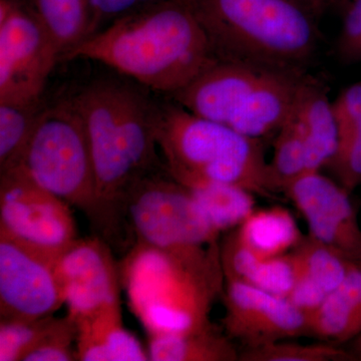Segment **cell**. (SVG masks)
<instances>
[{
  "label": "cell",
  "instance_id": "1",
  "mask_svg": "<svg viewBox=\"0 0 361 361\" xmlns=\"http://www.w3.org/2000/svg\"><path fill=\"white\" fill-rule=\"evenodd\" d=\"M80 58L165 97L184 89L217 59L189 0H168L114 21L66 61Z\"/></svg>",
  "mask_w": 361,
  "mask_h": 361
},
{
  "label": "cell",
  "instance_id": "2",
  "mask_svg": "<svg viewBox=\"0 0 361 361\" xmlns=\"http://www.w3.org/2000/svg\"><path fill=\"white\" fill-rule=\"evenodd\" d=\"M68 97L84 122L97 196L109 217L133 185L161 169L158 99L123 75L94 78Z\"/></svg>",
  "mask_w": 361,
  "mask_h": 361
},
{
  "label": "cell",
  "instance_id": "3",
  "mask_svg": "<svg viewBox=\"0 0 361 361\" xmlns=\"http://www.w3.org/2000/svg\"><path fill=\"white\" fill-rule=\"evenodd\" d=\"M121 280L149 337L210 329L214 301L225 286L217 243L177 249L137 243L126 258Z\"/></svg>",
  "mask_w": 361,
  "mask_h": 361
},
{
  "label": "cell",
  "instance_id": "4",
  "mask_svg": "<svg viewBox=\"0 0 361 361\" xmlns=\"http://www.w3.org/2000/svg\"><path fill=\"white\" fill-rule=\"evenodd\" d=\"M216 58L302 73L319 42L317 0H189Z\"/></svg>",
  "mask_w": 361,
  "mask_h": 361
},
{
  "label": "cell",
  "instance_id": "5",
  "mask_svg": "<svg viewBox=\"0 0 361 361\" xmlns=\"http://www.w3.org/2000/svg\"><path fill=\"white\" fill-rule=\"evenodd\" d=\"M156 134L166 170L184 186L215 182L255 196L275 194L261 140L195 115L168 97L158 99Z\"/></svg>",
  "mask_w": 361,
  "mask_h": 361
},
{
  "label": "cell",
  "instance_id": "6",
  "mask_svg": "<svg viewBox=\"0 0 361 361\" xmlns=\"http://www.w3.org/2000/svg\"><path fill=\"white\" fill-rule=\"evenodd\" d=\"M18 166L90 219L102 222L106 217L97 196L87 130L70 97L47 103Z\"/></svg>",
  "mask_w": 361,
  "mask_h": 361
},
{
  "label": "cell",
  "instance_id": "7",
  "mask_svg": "<svg viewBox=\"0 0 361 361\" xmlns=\"http://www.w3.org/2000/svg\"><path fill=\"white\" fill-rule=\"evenodd\" d=\"M123 203L139 243L163 249L209 246L221 234L189 189L167 170L166 175L159 169L137 180Z\"/></svg>",
  "mask_w": 361,
  "mask_h": 361
},
{
  "label": "cell",
  "instance_id": "8",
  "mask_svg": "<svg viewBox=\"0 0 361 361\" xmlns=\"http://www.w3.org/2000/svg\"><path fill=\"white\" fill-rule=\"evenodd\" d=\"M61 61L30 0H0V103L44 97L47 80Z\"/></svg>",
  "mask_w": 361,
  "mask_h": 361
},
{
  "label": "cell",
  "instance_id": "9",
  "mask_svg": "<svg viewBox=\"0 0 361 361\" xmlns=\"http://www.w3.org/2000/svg\"><path fill=\"white\" fill-rule=\"evenodd\" d=\"M0 233L52 258L78 239L71 206L20 166L0 173Z\"/></svg>",
  "mask_w": 361,
  "mask_h": 361
},
{
  "label": "cell",
  "instance_id": "10",
  "mask_svg": "<svg viewBox=\"0 0 361 361\" xmlns=\"http://www.w3.org/2000/svg\"><path fill=\"white\" fill-rule=\"evenodd\" d=\"M54 260L0 233L1 319H39L63 305Z\"/></svg>",
  "mask_w": 361,
  "mask_h": 361
},
{
  "label": "cell",
  "instance_id": "11",
  "mask_svg": "<svg viewBox=\"0 0 361 361\" xmlns=\"http://www.w3.org/2000/svg\"><path fill=\"white\" fill-rule=\"evenodd\" d=\"M222 295L226 334L245 348L308 334L307 316L284 297L231 278H225Z\"/></svg>",
  "mask_w": 361,
  "mask_h": 361
},
{
  "label": "cell",
  "instance_id": "12",
  "mask_svg": "<svg viewBox=\"0 0 361 361\" xmlns=\"http://www.w3.org/2000/svg\"><path fill=\"white\" fill-rule=\"evenodd\" d=\"M285 194L303 216L310 236L361 262V227L350 193L322 172L307 173Z\"/></svg>",
  "mask_w": 361,
  "mask_h": 361
},
{
  "label": "cell",
  "instance_id": "13",
  "mask_svg": "<svg viewBox=\"0 0 361 361\" xmlns=\"http://www.w3.org/2000/svg\"><path fill=\"white\" fill-rule=\"evenodd\" d=\"M63 303L71 318L120 300V275L108 247L97 238L77 239L54 260Z\"/></svg>",
  "mask_w": 361,
  "mask_h": 361
},
{
  "label": "cell",
  "instance_id": "14",
  "mask_svg": "<svg viewBox=\"0 0 361 361\" xmlns=\"http://www.w3.org/2000/svg\"><path fill=\"white\" fill-rule=\"evenodd\" d=\"M265 71L240 61L217 59L184 89L168 97L195 115L227 126Z\"/></svg>",
  "mask_w": 361,
  "mask_h": 361
},
{
  "label": "cell",
  "instance_id": "15",
  "mask_svg": "<svg viewBox=\"0 0 361 361\" xmlns=\"http://www.w3.org/2000/svg\"><path fill=\"white\" fill-rule=\"evenodd\" d=\"M304 78L303 73L265 71L233 113L228 127L252 139L277 133L295 109Z\"/></svg>",
  "mask_w": 361,
  "mask_h": 361
},
{
  "label": "cell",
  "instance_id": "16",
  "mask_svg": "<svg viewBox=\"0 0 361 361\" xmlns=\"http://www.w3.org/2000/svg\"><path fill=\"white\" fill-rule=\"evenodd\" d=\"M73 320L77 325L78 360H149L148 350L123 325L120 300Z\"/></svg>",
  "mask_w": 361,
  "mask_h": 361
},
{
  "label": "cell",
  "instance_id": "17",
  "mask_svg": "<svg viewBox=\"0 0 361 361\" xmlns=\"http://www.w3.org/2000/svg\"><path fill=\"white\" fill-rule=\"evenodd\" d=\"M294 113L305 135L307 173L322 172L336 155L338 146V129L332 102L322 85L305 77Z\"/></svg>",
  "mask_w": 361,
  "mask_h": 361
},
{
  "label": "cell",
  "instance_id": "18",
  "mask_svg": "<svg viewBox=\"0 0 361 361\" xmlns=\"http://www.w3.org/2000/svg\"><path fill=\"white\" fill-rule=\"evenodd\" d=\"M360 334L361 262H355L341 286L308 317V334L339 345Z\"/></svg>",
  "mask_w": 361,
  "mask_h": 361
},
{
  "label": "cell",
  "instance_id": "19",
  "mask_svg": "<svg viewBox=\"0 0 361 361\" xmlns=\"http://www.w3.org/2000/svg\"><path fill=\"white\" fill-rule=\"evenodd\" d=\"M225 278L240 280L261 290L286 298L296 277L292 252L272 258H261L242 245L232 235L221 250Z\"/></svg>",
  "mask_w": 361,
  "mask_h": 361
},
{
  "label": "cell",
  "instance_id": "20",
  "mask_svg": "<svg viewBox=\"0 0 361 361\" xmlns=\"http://www.w3.org/2000/svg\"><path fill=\"white\" fill-rule=\"evenodd\" d=\"M234 235L261 258L285 255L303 239L293 215L282 207L254 210Z\"/></svg>",
  "mask_w": 361,
  "mask_h": 361
},
{
  "label": "cell",
  "instance_id": "21",
  "mask_svg": "<svg viewBox=\"0 0 361 361\" xmlns=\"http://www.w3.org/2000/svg\"><path fill=\"white\" fill-rule=\"evenodd\" d=\"M147 350L152 361H236L240 357L229 336L213 326L191 334L149 336Z\"/></svg>",
  "mask_w": 361,
  "mask_h": 361
},
{
  "label": "cell",
  "instance_id": "22",
  "mask_svg": "<svg viewBox=\"0 0 361 361\" xmlns=\"http://www.w3.org/2000/svg\"><path fill=\"white\" fill-rule=\"evenodd\" d=\"M35 13L56 42L61 61L90 35V0H30Z\"/></svg>",
  "mask_w": 361,
  "mask_h": 361
},
{
  "label": "cell",
  "instance_id": "23",
  "mask_svg": "<svg viewBox=\"0 0 361 361\" xmlns=\"http://www.w3.org/2000/svg\"><path fill=\"white\" fill-rule=\"evenodd\" d=\"M185 187L220 233L239 227L255 210V195L240 187L215 182L195 183Z\"/></svg>",
  "mask_w": 361,
  "mask_h": 361
},
{
  "label": "cell",
  "instance_id": "24",
  "mask_svg": "<svg viewBox=\"0 0 361 361\" xmlns=\"http://www.w3.org/2000/svg\"><path fill=\"white\" fill-rule=\"evenodd\" d=\"M47 103H0V173L20 165Z\"/></svg>",
  "mask_w": 361,
  "mask_h": 361
},
{
  "label": "cell",
  "instance_id": "25",
  "mask_svg": "<svg viewBox=\"0 0 361 361\" xmlns=\"http://www.w3.org/2000/svg\"><path fill=\"white\" fill-rule=\"evenodd\" d=\"M272 159L268 163L273 192H285L294 180L307 173V147L295 113L276 133Z\"/></svg>",
  "mask_w": 361,
  "mask_h": 361
},
{
  "label": "cell",
  "instance_id": "26",
  "mask_svg": "<svg viewBox=\"0 0 361 361\" xmlns=\"http://www.w3.org/2000/svg\"><path fill=\"white\" fill-rule=\"evenodd\" d=\"M297 262L327 293L341 286L356 261L308 236L292 250Z\"/></svg>",
  "mask_w": 361,
  "mask_h": 361
},
{
  "label": "cell",
  "instance_id": "27",
  "mask_svg": "<svg viewBox=\"0 0 361 361\" xmlns=\"http://www.w3.org/2000/svg\"><path fill=\"white\" fill-rule=\"evenodd\" d=\"M240 361H351L349 350L330 342L302 344L281 341L240 351Z\"/></svg>",
  "mask_w": 361,
  "mask_h": 361
},
{
  "label": "cell",
  "instance_id": "28",
  "mask_svg": "<svg viewBox=\"0 0 361 361\" xmlns=\"http://www.w3.org/2000/svg\"><path fill=\"white\" fill-rule=\"evenodd\" d=\"M56 317L39 319H1L0 361H23L51 329Z\"/></svg>",
  "mask_w": 361,
  "mask_h": 361
},
{
  "label": "cell",
  "instance_id": "29",
  "mask_svg": "<svg viewBox=\"0 0 361 361\" xmlns=\"http://www.w3.org/2000/svg\"><path fill=\"white\" fill-rule=\"evenodd\" d=\"M77 356V325L70 315L56 318L51 329L23 361H73Z\"/></svg>",
  "mask_w": 361,
  "mask_h": 361
},
{
  "label": "cell",
  "instance_id": "30",
  "mask_svg": "<svg viewBox=\"0 0 361 361\" xmlns=\"http://www.w3.org/2000/svg\"><path fill=\"white\" fill-rule=\"evenodd\" d=\"M326 168L348 193L361 186V121L339 137L336 155Z\"/></svg>",
  "mask_w": 361,
  "mask_h": 361
},
{
  "label": "cell",
  "instance_id": "31",
  "mask_svg": "<svg viewBox=\"0 0 361 361\" xmlns=\"http://www.w3.org/2000/svg\"><path fill=\"white\" fill-rule=\"evenodd\" d=\"M168 0H90V37L123 16L137 13Z\"/></svg>",
  "mask_w": 361,
  "mask_h": 361
},
{
  "label": "cell",
  "instance_id": "32",
  "mask_svg": "<svg viewBox=\"0 0 361 361\" xmlns=\"http://www.w3.org/2000/svg\"><path fill=\"white\" fill-rule=\"evenodd\" d=\"M345 7L337 51L342 61L355 63L361 61V0H350Z\"/></svg>",
  "mask_w": 361,
  "mask_h": 361
},
{
  "label": "cell",
  "instance_id": "33",
  "mask_svg": "<svg viewBox=\"0 0 361 361\" xmlns=\"http://www.w3.org/2000/svg\"><path fill=\"white\" fill-rule=\"evenodd\" d=\"M293 257L296 266L295 281L286 298L308 318L322 305L329 293L301 267L294 254Z\"/></svg>",
  "mask_w": 361,
  "mask_h": 361
},
{
  "label": "cell",
  "instance_id": "34",
  "mask_svg": "<svg viewBox=\"0 0 361 361\" xmlns=\"http://www.w3.org/2000/svg\"><path fill=\"white\" fill-rule=\"evenodd\" d=\"M338 139L361 121V82L349 85L332 102Z\"/></svg>",
  "mask_w": 361,
  "mask_h": 361
},
{
  "label": "cell",
  "instance_id": "35",
  "mask_svg": "<svg viewBox=\"0 0 361 361\" xmlns=\"http://www.w3.org/2000/svg\"><path fill=\"white\" fill-rule=\"evenodd\" d=\"M350 342L351 346L349 348V353L353 355L355 360L361 361V334Z\"/></svg>",
  "mask_w": 361,
  "mask_h": 361
},
{
  "label": "cell",
  "instance_id": "36",
  "mask_svg": "<svg viewBox=\"0 0 361 361\" xmlns=\"http://www.w3.org/2000/svg\"><path fill=\"white\" fill-rule=\"evenodd\" d=\"M317 1L318 4H319L322 7L327 6V4H332V6H346V4H348L350 0H317Z\"/></svg>",
  "mask_w": 361,
  "mask_h": 361
}]
</instances>
